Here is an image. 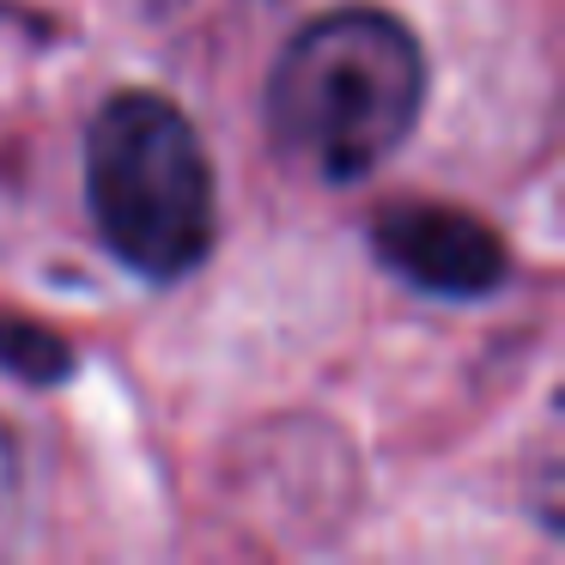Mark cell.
Instances as JSON below:
<instances>
[{
  "mask_svg": "<svg viewBox=\"0 0 565 565\" xmlns=\"http://www.w3.org/2000/svg\"><path fill=\"white\" fill-rule=\"evenodd\" d=\"M377 256L402 274L407 286L438 298H480L504 280V244L487 220L438 201H390L371 220Z\"/></svg>",
  "mask_w": 565,
  "mask_h": 565,
  "instance_id": "3957f363",
  "label": "cell"
},
{
  "mask_svg": "<svg viewBox=\"0 0 565 565\" xmlns=\"http://www.w3.org/2000/svg\"><path fill=\"white\" fill-rule=\"evenodd\" d=\"M426 104V55L402 19L377 7L322 13L268 74V128L292 164L322 183L371 177Z\"/></svg>",
  "mask_w": 565,
  "mask_h": 565,
  "instance_id": "6da1fadb",
  "label": "cell"
},
{
  "mask_svg": "<svg viewBox=\"0 0 565 565\" xmlns=\"http://www.w3.org/2000/svg\"><path fill=\"white\" fill-rule=\"evenodd\" d=\"M86 195L104 244L147 280H177L213 249V164L177 104L122 92L86 135Z\"/></svg>",
  "mask_w": 565,
  "mask_h": 565,
  "instance_id": "7a4b0ae2",
  "label": "cell"
},
{
  "mask_svg": "<svg viewBox=\"0 0 565 565\" xmlns=\"http://www.w3.org/2000/svg\"><path fill=\"white\" fill-rule=\"evenodd\" d=\"M74 353L55 329L43 322H25V317H0V371H13V377H31V383H55L67 377Z\"/></svg>",
  "mask_w": 565,
  "mask_h": 565,
  "instance_id": "277c9868",
  "label": "cell"
}]
</instances>
